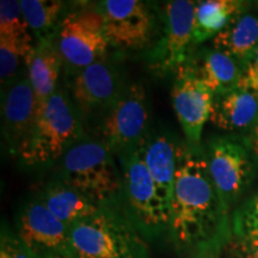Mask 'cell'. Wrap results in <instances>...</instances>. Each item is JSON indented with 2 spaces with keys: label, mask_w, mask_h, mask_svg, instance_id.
I'll list each match as a JSON object with an SVG mask.
<instances>
[{
  "label": "cell",
  "mask_w": 258,
  "mask_h": 258,
  "mask_svg": "<svg viewBox=\"0 0 258 258\" xmlns=\"http://www.w3.org/2000/svg\"><path fill=\"white\" fill-rule=\"evenodd\" d=\"M106 37L121 50L147 51L156 40V16L140 0H104L98 3Z\"/></svg>",
  "instance_id": "obj_10"
},
{
  "label": "cell",
  "mask_w": 258,
  "mask_h": 258,
  "mask_svg": "<svg viewBox=\"0 0 258 258\" xmlns=\"http://www.w3.org/2000/svg\"><path fill=\"white\" fill-rule=\"evenodd\" d=\"M211 177L225 207L249 189L257 173L258 160L245 135H212L203 145Z\"/></svg>",
  "instance_id": "obj_6"
},
{
  "label": "cell",
  "mask_w": 258,
  "mask_h": 258,
  "mask_svg": "<svg viewBox=\"0 0 258 258\" xmlns=\"http://www.w3.org/2000/svg\"><path fill=\"white\" fill-rule=\"evenodd\" d=\"M238 88L258 93V46L240 62V78Z\"/></svg>",
  "instance_id": "obj_27"
},
{
  "label": "cell",
  "mask_w": 258,
  "mask_h": 258,
  "mask_svg": "<svg viewBox=\"0 0 258 258\" xmlns=\"http://www.w3.org/2000/svg\"><path fill=\"white\" fill-rule=\"evenodd\" d=\"M43 258H74V257L71 256V254H53V256H47Z\"/></svg>",
  "instance_id": "obj_31"
},
{
  "label": "cell",
  "mask_w": 258,
  "mask_h": 258,
  "mask_svg": "<svg viewBox=\"0 0 258 258\" xmlns=\"http://www.w3.org/2000/svg\"><path fill=\"white\" fill-rule=\"evenodd\" d=\"M150 106L140 83L128 84L118 99L103 114L101 139L118 158L140 146L150 135Z\"/></svg>",
  "instance_id": "obj_8"
},
{
  "label": "cell",
  "mask_w": 258,
  "mask_h": 258,
  "mask_svg": "<svg viewBox=\"0 0 258 258\" xmlns=\"http://www.w3.org/2000/svg\"><path fill=\"white\" fill-rule=\"evenodd\" d=\"M55 178L98 207L123 209V182L117 158L102 140L84 138L56 164Z\"/></svg>",
  "instance_id": "obj_2"
},
{
  "label": "cell",
  "mask_w": 258,
  "mask_h": 258,
  "mask_svg": "<svg viewBox=\"0 0 258 258\" xmlns=\"http://www.w3.org/2000/svg\"><path fill=\"white\" fill-rule=\"evenodd\" d=\"M195 2L172 0L164 6L160 34L146 51V62L151 73L165 78L186 62L192 53V28Z\"/></svg>",
  "instance_id": "obj_7"
},
{
  "label": "cell",
  "mask_w": 258,
  "mask_h": 258,
  "mask_svg": "<svg viewBox=\"0 0 258 258\" xmlns=\"http://www.w3.org/2000/svg\"><path fill=\"white\" fill-rule=\"evenodd\" d=\"M127 85L117 64L105 56L76 73L71 84V99L80 114H104Z\"/></svg>",
  "instance_id": "obj_12"
},
{
  "label": "cell",
  "mask_w": 258,
  "mask_h": 258,
  "mask_svg": "<svg viewBox=\"0 0 258 258\" xmlns=\"http://www.w3.org/2000/svg\"><path fill=\"white\" fill-rule=\"evenodd\" d=\"M141 145L117 158L123 182V212L145 239L157 241L169 238L171 211L158 194Z\"/></svg>",
  "instance_id": "obj_5"
},
{
  "label": "cell",
  "mask_w": 258,
  "mask_h": 258,
  "mask_svg": "<svg viewBox=\"0 0 258 258\" xmlns=\"http://www.w3.org/2000/svg\"><path fill=\"white\" fill-rule=\"evenodd\" d=\"M0 258H35L30 250L18 238L15 230L3 225L0 239Z\"/></svg>",
  "instance_id": "obj_26"
},
{
  "label": "cell",
  "mask_w": 258,
  "mask_h": 258,
  "mask_svg": "<svg viewBox=\"0 0 258 258\" xmlns=\"http://www.w3.org/2000/svg\"><path fill=\"white\" fill-rule=\"evenodd\" d=\"M232 238L230 211L209 173L205 151L180 141L171 195L169 240L180 256L213 246L226 247Z\"/></svg>",
  "instance_id": "obj_1"
},
{
  "label": "cell",
  "mask_w": 258,
  "mask_h": 258,
  "mask_svg": "<svg viewBox=\"0 0 258 258\" xmlns=\"http://www.w3.org/2000/svg\"><path fill=\"white\" fill-rule=\"evenodd\" d=\"M201 80L214 96H220L238 88L240 62L214 48L195 49L183 64Z\"/></svg>",
  "instance_id": "obj_16"
},
{
  "label": "cell",
  "mask_w": 258,
  "mask_h": 258,
  "mask_svg": "<svg viewBox=\"0 0 258 258\" xmlns=\"http://www.w3.org/2000/svg\"><path fill=\"white\" fill-rule=\"evenodd\" d=\"M225 250L228 258H258V237H232Z\"/></svg>",
  "instance_id": "obj_28"
},
{
  "label": "cell",
  "mask_w": 258,
  "mask_h": 258,
  "mask_svg": "<svg viewBox=\"0 0 258 258\" xmlns=\"http://www.w3.org/2000/svg\"><path fill=\"white\" fill-rule=\"evenodd\" d=\"M225 247L213 246L209 249L199 251V252L191 254L189 258H221V252Z\"/></svg>",
  "instance_id": "obj_29"
},
{
  "label": "cell",
  "mask_w": 258,
  "mask_h": 258,
  "mask_svg": "<svg viewBox=\"0 0 258 258\" xmlns=\"http://www.w3.org/2000/svg\"><path fill=\"white\" fill-rule=\"evenodd\" d=\"M74 258H151L147 240L123 209L101 207L71 227Z\"/></svg>",
  "instance_id": "obj_3"
},
{
  "label": "cell",
  "mask_w": 258,
  "mask_h": 258,
  "mask_svg": "<svg viewBox=\"0 0 258 258\" xmlns=\"http://www.w3.org/2000/svg\"><path fill=\"white\" fill-rule=\"evenodd\" d=\"M14 230L35 258L71 254V228L35 196L18 208Z\"/></svg>",
  "instance_id": "obj_11"
},
{
  "label": "cell",
  "mask_w": 258,
  "mask_h": 258,
  "mask_svg": "<svg viewBox=\"0 0 258 258\" xmlns=\"http://www.w3.org/2000/svg\"><path fill=\"white\" fill-rule=\"evenodd\" d=\"M232 237H258V191L244 201L231 217Z\"/></svg>",
  "instance_id": "obj_25"
},
{
  "label": "cell",
  "mask_w": 258,
  "mask_h": 258,
  "mask_svg": "<svg viewBox=\"0 0 258 258\" xmlns=\"http://www.w3.org/2000/svg\"><path fill=\"white\" fill-rule=\"evenodd\" d=\"M21 8L36 42L56 37L63 19L71 12L69 4L60 0H21Z\"/></svg>",
  "instance_id": "obj_22"
},
{
  "label": "cell",
  "mask_w": 258,
  "mask_h": 258,
  "mask_svg": "<svg viewBox=\"0 0 258 258\" xmlns=\"http://www.w3.org/2000/svg\"><path fill=\"white\" fill-rule=\"evenodd\" d=\"M257 118V92L237 88L224 95L214 96L209 121L227 134L246 135Z\"/></svg>",
  "instance_id": "obj_17"
},
{
  "label": "cell",
  "mask_w": 258,
  "mask_h": 258,
  "mask_svg": "<svg viewBox=\"0 0 258 258\" xmlns=\"http://www.w3.org/2000/svg\"><path fill=\"white\" fill-rule=\"evenodd\" d=\"M245 137L247 138V140H249L250 143V146L252 148L254 156H256L257 160H258V118L256 121V123L253 124V127L251 128V131L247 133Z\"/></svg>",
  "instance_id": "obj_30"
},
{
  "label": "cell",
  "mask_w": 258,
  "mask_h": 258,
  "mask_svg": "<svg viewBox=\"0 0 258 258\" xmlns=\"http://www.w3.org/2000/svg\"><path fill=\"white\" fill-rule=\"evenodd\" d=\"M0 36L34 37L24 18L19 0L0 2Z\"/></svg>",
  "instance_id": "obj_24"
},
{
  "label": "cell",
  "mask_w": 258,
  "mask_h": 258,
  "mask_svg": "<svg viewBox=\"0 0 258 258\" xmlns=\"http://www.w3.org/2000/svg\"><path fill=\"white\" fill-rule=\"evenodd\" d=\"M178 141L170 132H151L141 145L143 158L163 201L171 211L175 176L178 163Z\"/></svg>",
  "instance_id": "obj_15"
},
{
  "label": "cell",
  "mask_w": 258,
  "mask_h": 258,
  "mask_svg": "<svg viewBox=\"0 0 258 258\" xmlns=\"http://www.w3.org/2000/svg\"><path fill=\"white\" fill-rule=\"evenodd\" d=\"M34 196L70 228L101 208L55 177L44 183Z\"/></svg>",
  "instance_id": "obj_19"
},
{
  "label": "cell",
  "mask_w": 258,
  "mask_h": 258,
  "mask_svg": "<svg viewBox=\"0 0 258 258\" xmlns=\"http://www.w3.org/2000/svg\"><path fill=\"white\" fill-rule=\"evenodd\" d=\"M249 8V3L240 0H205L195 6L192 28V46L213 40L238 14Z\"/></svg>",
  "instance_id": "obj_21"
},
{
  "label": "cell",
  "mask_w": 258,
  "mask_h": 258,
  "mask_svg": "<svg viewBox=\"0 0 258 258\" xmlns=\"http://www.w3.org/2000/svg\"><path fill=\"white\" fill-rule=\"evenodd\" d=\"M56 44L63 62L77 72L105 57L110 43L97 6L71 11L57 32Z\"/></svg>",
  "instance_id": "obj_9"
},
{
  "label": "cell",
  "mask_w": 258,
  "mask_h": 258,
  "mask_svg": "<svg viewBox=\"0 0 258 258\" xmlns=\"http://www.w3.org/2000/svg\"><path fill=\"white\" fill-rule=\"evenodd\" d=\"M84 138L80 112L69 93L59 88L37 114L29 143L18 159L28 169L47 170Z\"/></svg>",
  "instance_id": "obj_4"
},
{
  "label": "cell",
  "mask_w": 258,
  "mask_h": 258,
  "mask_svg": "<svg viewBox=\"0 0 258 258\" xmlns=\"http://www.w3.org/2000/svg\"><path fill=\"white\" fill-rule=\"evenodd\" d=\"M250 8V6H249ZM249 8L238 14L212 40V47L241 62L258 46V12Z\"/></svg>",
  "instance_id": "obj_20"
},
{
  "label": "cell",
  "mask_w": 258,
  "mask_h": 258,
  "mask_svg": "<svg viewBox=\"0 0 258 258\" xmlns=\"http://www.w3.org/2000/svg\"><path fill=\"white\" fill-rule=\"evenodd\" d=\"M171 99L186 145L194 150H201L203 127L211 118L214 95L185 66H182L176 73Z\"/></svg>",
  "instance_id": "obj_13"
},
{
  "label": "cell",
  "mask_w": 258,
  "mask_h": 258,
  "mask_svg": "<svg viewBox=\"0 0 258 258\" xmlns=\"http://www.w3.org/2000/svg\"><path fill=\"white\" fill-rule=\"evenodd\" d=\"M63 63L56 37L36 42L27 64L28 78L36 98V116L59 89L57 83Z\"/></svg>",
  "instance_id": "obj_18"
},
{
  "label": "cell",
  "mask_w": 258,
  "mask_h": 258,
  "mask_svg": "<svg viewBox=\"0 0 258 258\" xmlns=\"http://www.w3.org/2000/svg\"><path fill=\"white\" fill-rule=\"evenodd\" d=\"M36 123V98L28 76L11 84L3 96L2 134L11 156L21 157Z\"/></svg>",
  "instance_id": "obj_14"
},
{
  "label": "cell",
  "mask_w": 258,
  "mask_h": 258,
  "mask_svg": "<svg viewBox=\"0 0 258 258\" xmlns=\"http://www.w3.org/2000/svg\"><path fill=\"white\" fill-rule=\"evenodd\" d=\"M36 43L34 37L0 36V78L3 84L16 80L22 63L28 64Z\"/></svg>",
  "instance_id": "obj_23"
}]
</instances>
